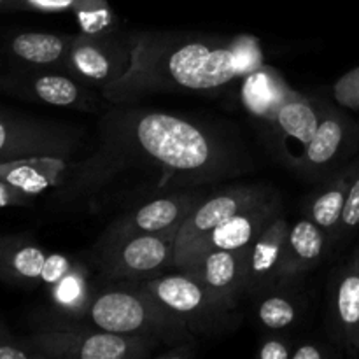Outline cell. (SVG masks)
Segmentation results:
<instances>
[{
  "mask_svg": "<svg viewBox=\"0 0 359 359\" xmlns=\"http://www.w3.org/2000/svg\"><path fill=\"white\" fill-rule=\"evenodd\" d=\"M293 349L283 339H266L258 349V358L262 359H287L291 358Z\"/></svg>",
  "mask_w": 359,
  "mask_h": 359,
  "instance_id": "31",
  "label": "cell"
},
{
  "mask_svg": "<svg viewBox=\"0 0 359 359\" xmlns=\"http://www.w3.org/2000/svg\"><path fill=\"white\" fill-rule=\"evenodd\" d=\"M21 342L37 359H137L149 356L160 339L147 335H118L95 328H42Z\"/></svg>",
  "mask_w": 359,
  "mask_h": 359,
  "instance_id": "4",
  "label": "cell"
},
{
  "mask_svg": "<svg viewBox=\"0 0 359 359\" xmlns=\"http://www.w3.org/2000/svg\"><path fill=\"white\" fill-rule=\"evenodd\" d=\"M200 202L202 196L195 193L156 198L116 221L105 235L170 233V231L179 233L181 224Z\"/></svg>",
  "mask_w": 359,
  "mask_h": 359,
  "instance_id": "15",
  "label": "cell"
},
{
  "mask_svg": "<svg viewBox=\"0 0 359 359\" xmlns=\"http://www.w3.org/2000/svg\"><path fill=\"white\" fill-rule=\"evenodd\" d=\"M321 114V107H316L304 95L297 93L286 86L280 97L276 100V104L262 118H265V121H269L276 128V132L283 137V146L286 144V140L293 139L300 142L302 151H304L318 130Z\"/></svg>",
  "mask_w": 359,
  "mask_h": 359,
  "instance_id": "17",
  "label": "cell"
},
{
  "mask_svg": "<svg viewBox=\"0 0 359 359\" xmlns=\"http://www.w3.org/2000/svg\"><path fill=\"white\" fill-rule=\"evenodd\" d=\"M79 23L81 34L105 35L114 34L116 16L107 0H76L72 7Z\"/></svg>",
  "mask_w": 359,
  "mask_h": 359,
  "instance_id": "23",
  "label": "cell"
},
{
  "mask_svg": "<svg viewBox=\"0 0 359 359\" xmlns=\"http://www.w3.org/2000/svg\"><path fill=\"white\" fill-rule=\"evenodd\" d=\"M326 356H328V353H326L323 347H319L318 344L312 342L300 344V346H298L297 349H293V353H291V358L293 359H323Z\"/></svg>",
  "mask_w": 359,
  "mask_h": 359,
  "instance_id": "32",
  "label": "cell"
},
{
  "mask_svg": "<svg viewBox=\"0 0 359 359\" xmlns=\"http://www.w3.org/2000/svg\"><path fill=\"white\" fill-rule=\"evenodd\" d=\"M76 0H18V11L35 13H67L72 11Z\"/></svg>",
  "mask_w": 359,
  "mask_h": 359,
  "instance_id": "29",
  "label": "cell"
},
{
  "mask_svg": "<svg viewBox=\"0 0 359 359\" xmlns=\"http://www.w3.org/2000/svg\"><path fill=\"white\" fill-rule=\"evenodd\" d=\"M298 319L297 304L284 294H270L258 305V321L266 330H286Z\"/></svg>",
  "mask_w": 359,
  "mask_h": 359,
  "instance_id": "25",
  "label": "cell"
},
{
  "mask_svg": "<svg viewBox=\"0 0 359 359\" xmlns=\"http://www.w3.org/2000/svg\"><path fill=\"white\" fill-rule=\"evenodd\" d=\"M72 35L21 32L7 41L6 53L18 65L65 70Z\"/></svg>",
  "mask_w": 359,
  "mask_h": 359,
  "instance_id": "20",
  "label": "cell"
},
{
  "mask_svg": "<svg viewBox=\"0 0 359 359\" xmlns=\"http://www.w3.org/2000/svg\"><path fill=\"white\" fill-rule=\"evenodd\" d=\"M139 287L153 298L158 305L184 321L186 325L200 326L207 319L223 314L226 311L198 280L189 273H161L158 277L139 280Z\"/></svg>",
  "mask_w": 359,
  "mask_h": 359,
  "instance_id": "9",
  "label": "cell"
},
{
  "mask_svg": "<svg viewBox=\"0 0 359 359\" xmlns=\"http://www.w3.org/2000/svg\"><path fill=\"white\" fill-rule=\"evenodd\" d=\"M63 156L65 154H42L2 161L0 181L16 186L35 198L49 189L76 191V182L83 181L79 174L83 163H72Z\"/></svg>",
  "mask_w": 359,
  "mask_h": 359,
  "instance_id": "11",
  "label": "cell"
},
{
  "mask_svg": "<svg viewBox=\"0 0 359 359\" xmlns=\"http://www.w3.org/2000/svg\"><path fill=\"white\" fill-rule=\"evenodd\" d=\"M181 270L195 277L226 309L233 307L242 293H248V251L209 249Z\"/></svg>",
  "mask_w": 359,
  "mask_h": 359,
  "instance_id": "12",
  "label": "cell"
},
{
  "mask_svg": "<svg viewBox=\"0 0 359 359\" xmlns=\"http://www.w3.org/2000/svg\"><path fill=\"white\" fill-rule=\"evenodd\" d=\"M72 135L51 123L0 111V163L42 154H69Z\"/></svg>",
  "mask_w": 359,
  "mask_h": 359,
  "instance_id": "10",
  "label": "cell"
},
{
  "mask_svg": "<svg viewBox=\"0 0 359 359\" xmlns=\"http://www.w3.org/2000/svg\"><path fill=\"white\" fill-rule=\"evenodd\" d=\"M354 168L340 172L335 179L328 182L323 191L318 193L311 205V219L328 233L330 238L339 237L340 221H342L344 205H346L347 191Z\"/></svg>",
  "mask_w": 359,
  "mask_h": 359,
  "instance_id": "22",
  "label": "cell"
},
{
  "mask_svg": "<svg viewBox=\"0 0 359 359\" xmlns=\"http://www.w3.org/2000/svg\"><path fill=\"white\" fill-rule=\"evenodd\" d=\"M177 231L170 233L104 235L97 248V265L111 280L151 279L174 265Z\"/></svg>",
  "mask_w": 359,
  "mask_h": 359,
  "instance_id": "5",
  "label": "cell"
},
{
  "mask_svg": "<svg viewBox=\"0 0 359 359\" xmlns=\"http://www.w3.org/2000/svg\"><path fill=\"white\" fill-rule=\"evenodd\" d=\"M359 228V167H354L351 179L349 191H347L346 205H344L342 221H340L339 237H349Z\"/></svg>",
  "mask_w": 359,
  "mask_h": 359,
  "instance_id": "26",
  "label": "cell"
},
{
  "mask_svg": "<svg viewBox=\"0 0 359 359\" xmlns=\"http://www.w3.org/2000/svg\"><path fill=\"white\" fill-rule=\"evenodd\" d=\"M0 359H37V356L21 342V339H16L9 332L2 318H0Z\"/></svg>",
  "mask_w": 359,
  "mask_h": 359,
  "instance_id": "28",
  "label": "cell"
},
{
  "mask_svg": "<svg viewBox=\"0 0 359 359\" xmlns=\"http://www.w3.org/2000/svg\"><path fill=\"white\" fill-rule=\"evenodd\" d=\"M193 356L191 351H188V346H177L174 351H167V353L160 354V358H189Z\"/></svg>",
  "mask_w": 359,
  "mask_h": 359,
  "instance_id": "33",
  "label": "cell"
},
{
  "mask_svg": "<svg viewBox=\"0 0 359 359\" xmlns=\"http://www.w3.org/2000/svg\"><path fill=\"white\" fill-rule=\"evenodd\" d=\"M0 91L55 107H84L90 98L76 77L56 72H20L0 76Z\"/></svg>",
  "mask_w": 359,
  "mask_h": 359,
  "instance_id": "14",
  "label": "cell"
},
{
  "mask_svg": "<svg viewBox=\"0 0 359 359\" xmlns=\"http://www.w3.org/2000/svg\"><path fill=\"white\" fill-rule=\"evenodd\" d=\"M86 290V279L79 272V266H76L69 276H65L53 286V300L67 312L86 311L91 298Z\"/></svg>",
  "mask_w": 359,
  "mask_h": 359,
  "instance_id": "24",
  "label": "cell"
},
{
  "mask_svg": "<svg viewBox=\"0 0 359 359\" xmlns=\"http://www.w3.org/2000/svg\"><path fill=\"white\" fill-rule=\"evenodd\" d=\"M328 233L309 219H300L290 226L284 242L279 283H291L297 277L319 265L328 245Z\"/></svg>",
  "mask_w": 359,
  "mask_h": 359,
  "instance_id": "18",
  "label": "cell"
},
{
  "mask_svg": "<svg viewBox=\"0 0 359 359\" xmlns=\"http://www.w3.org/2000/svg\"><path fill=\"white\" fill-rule=\"evenodd\" d=\"M333 97L342 107L359 111V67L337 81L333 86Z\"/></svg>",
  "mask_w": 359,
  "mask_h": 359,
  "instance_id": "27",
  "label": "cell"
},
{
  "mask_svg": "<svg viewBox=\"0 0 359 359\" xmlns=\"http://www.w3.org/2000/svg\"><path fill=\"white\" fill-rule=\"evenodd\" d=\"M107 149L139 158L191 181H210L235 167L217 135L165 112H114L102 123Z\"/></svg>",
  "mask_w": 359,
  "mask_h": 359,
  "instance_id": "2",
  "label": "cell"
},
{
  "mask_svg": "<svg viewBox=\"0 0 359 359\" xmlns=\"http://www.w3.org/2000/svg\"><path fill=\"white\" fill-rule=\"evenodd\" d=\"M86 312L95 328L118 335L174 339L182 337L188 330L184 321L165 311L140 290L139 284L130 280L91 294Z\"/></svg>",
  "mask_w": 359,
  "mask_h": 359,
  "instance_id": "3",
  "label": "cell"
},
{
  "mask_svg": "<svg viewBox=\"0 0 359 359\" xmlns=\"http://www.w3.org/2000/svg\"><path fill=\"white\" fill-rule=\"evenodd\" d=\"M35 203V196L21 191L16 186L0 181V209L4 207H30Z\"/></svg>",
  "mask_w": 359,
  "mask_h": 359,
  "instance_id": "30",
  "label": "cell"
},
{
  "mask_svg": "<svg viewBox=\"0 0 359 359\" xmlns=\"http://www.w3.org/2000/svg\"><path fill=\"white\" fill-rule=\"evenodd\" d=\"M280 214L279 210V200L276 195L269 196L263 202L256 203V205L249 207V209L242 210V212L235 214L228 221L200 238L188 252L177 269H184L196 255L209 249H224V251H248L256 238L259 237L263 230L276 219Z\"/></svg>",
  "mask_w": 359,
  "mask_h": 359,
  "instance_id": "13",
  "label": "cell"
},
{
  "mask_svg": "<svg viewBox=\"0 0 359 359\" xmlns=\"http://www.w3.org/2000/svg\"><path fill=\"white\" fill-rule=\"evenodd\" d=\"M0 11H18V0H0Z\"/></svg>",
  "mask_w": 359,
  "mask_h": 359,
  "instance_id": "34",
  "label": "cell"
},
{
  "mask_svg": "<svg viewBox=\"0 0 359 359\" xmlns=\"http://www.w3.org/2000/svg\"><path fill=\"white\" fill-rule=\"evenodd\" d=\"M346 139L347 119L332 109H323L318 130L294 165L304 172L323 170L339 156Z\"/></svg>",
  "mask_w": 359,
  "mask_h": 359,
  "instance_id": "21",
  "label": "cell"
},
{
  "mask_svg": "<svg viewBox=\"0 0 359 359\" xmlns=\"http://www.w3.org/2000/svg\"><path fill=\"white\" fill-rule=\"evenodd\" d=\"M272 195L273 193L266 191L265 188H259V186H238V188L224 189L210 198L202 200L179 228L177 238H175L174 265L177 266L181 263L186 252L200 238L209 235L235 214L263 202Z\"/></svg>",
  "mask_w": 359,
  "mask_h": 359,
  "instance_id": "8",
  "label": "cell"
},
{
  "mask_svg": "<svg viewBox=\"0 0 359 359\" xmlns=\"http://www.w3.org/2000/svg\"><path fill=\"white\" fill-rule=\"evenodd\" d=\"M332 316L340 346L351 356H359V249L337 279Z\"/></svg>",
  "mask_w": 359,
  "mask_h": 359,
  "instance_id": "16",
  "label": "cell"
},
{
  "mask_svg": "<svg viewBox=\"0 0 359 359\" xmlns=\"http://www.w3.org/2000/svg\"><path fill=\"white\" fill-rule=\"evenodd\" d=\"M76 263L62 255H48L25 235H0V280L18 287H53L69 276Z\"/></svg>",
  "mask_w": 359,
  "mask_h": 359,
  "instance_id": "6",
  "label": "cell"
},
{
  "mask_svg": "<svg viewBox=\"0 0 359 359\" xmlns=\"http://www.w3.org/2000/svg\"><path fill=\"white\" fill-rule=\"evenodd\" d=\"M130 67L128 41L119 42L114 34L72 35L65 72L77 81L102 90L111 86Z\"/></svg>",
  "mask_w": 359,
  "mask_h": 359,
  "instance_id": "7",
  "label": "cell"
},
{
  "mask_svg": "<svg viewBox=\"0 0 359 359\" xmlns=\"http://www.w3.org/2000/svg\"><path fill=\"white\" fill-rule=\"evenodd\" d=\"M130 67L104 88L114 104L163 91H217L263 67L258 42L249 35L235 39L175 34H135L126 39Z\"/></svg>",
  "mask_w": 359,
  "mask_h": 359,
  "instance_id": "1",
  "label": "cell"
},
{
  "mask_svg": "<svg viewBox=\"0 0 359 359\" xmlns=\"http://www.w3.org/2000/svg\"><path fill=\"white\" fill-rule=\"evenodd\" d=\"M287 230L290 224L279 214L248 249V293L263 291L279 283V269Z\"/></svg>",
  "mask_w": 359,
  "mask_h": 359,
  "instance_id": "19",
  "label": "cell"
}]
</instances>
